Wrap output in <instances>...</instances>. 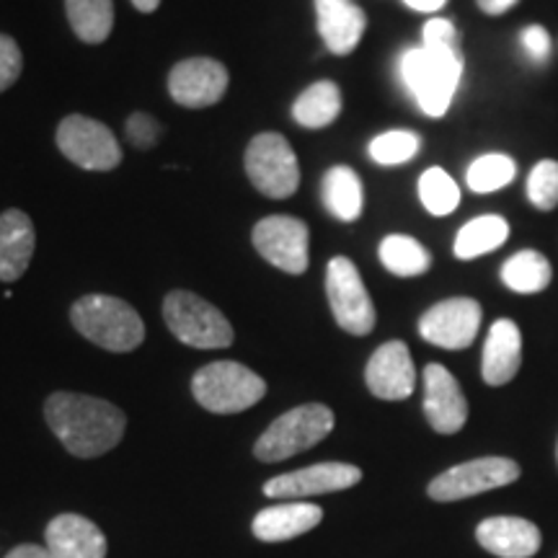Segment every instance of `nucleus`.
Segmentation results:
<instances>
[{
  "instance_id": "nucleus-18",
  "label": "nucleus",
  "mask_w": 558,
  "mask_h": 558,
  "mask_svg": "<svg viewBox=\"0 0 558 558\" xmlns=\"http://www.w3.org/2000/svg\"><path fill=\"white\" fill-rule=\"evenodd\" d=\"M522 365V333L520 326L509 318L494 320L484 344V360H481V375L486 386H507L514 380Z\"/></svg>"
},
{
  "instance_id": "nucleus-16",
  "label": "nucleus",
  "mask_w": 558,
  "mask_h": 558,
  "mask_svg": "<svg viewBox=\"0 0 558 558\" xmlns=\"http://www.w3.org/2000/svg\"><path fill=\"white\" fill-rule=\"evenodd\" d=\"M365 380L369 393L383 401H403L414 393L416 369L403 341H386L367 362Z\"/></svg>"
},
{
  "instance_id": "nucleus-35",
  "label": "nucleus",
  "mask_w": 558,
  "mask_h": 558,
  "mask_svg": "<svg viewBox=\"0 0 558 558\" xmlns=\"http://www.w3.org/2000/svg\"><path fill=\"white\" fill-rule=\"evenodd\" d=\"M520 45L533 60L546 62L550 54V34L543 26H525L520 34Z\"/></svg>"
},
{
  "instance_id": "nucleus-26",
  "label": "nucleus",
  "mask_w": 558,
  "mask_h": 558,
  "mask_svg": "<svg viewBox=\"0 0 558 558\" xmlns=\"http://www.w3.org/2000/svg\"><path fill=\"white\" fill-rule=\"evenodd\" d=\"M509 239V226L501 215H481V218L465 222L458 230L456 239V256L460 262L478 259V256L488 254V251H497L505 246Z\"/></svg>"
},
{
  "instance_id": "nucleus-1",
  "label": "nucleus",
  "mask_w": 558,
  "mask_h": 558,
  "mask_svg": "<svg viewBox=\"0 0 558 558\" xmlns=\"http://www.w3.org/2000/svg\"><path fill=\"white\" fill-rule=\"evenodd\" d=\"M463 75V50L456 24L432 19L424 24V45L403 52L401 78L427 117H442L450 109Z\"/></svg>"
},
{
  "instance_id": "nucleus-39",
  "label": "nucleus",
  "mask_w": 558,
  "mask_h": 558,
  "mask_svg": "<svg viewBox=\"0 0 558 558\" xmlns=\"http://www.w3.org/2000/svg\"><path fill=\"white\" fill-rule=\"evenodd\" d=\"M132 5H135L140 13H153L160 5V0H132Z\"/></svg>"
},
{
  "instance_id": "nucleus-14",
  "label": "nucleus",
  "mask_w": 558,
  "mask_h": 558,
  "mask_svg": "<svg viewBox=\"0 0 558 558\" xmlns=\"http://www.w3.org/2000/svg\"><path fill=\"white\" fill-rule=\"evenodd\" d=\"M171 99L190 109L218 104L228 90V70L213 58H190L173 65L169 75Z\"/></svg>"
},
{
  "instance_id": "nucleus-32",
  "label": "nucleus",
  "mask_w": 558,
  "mask_h": 558,
  "mask_svg": "<svg viewBox=\"0 0 558 558\" xmlns=\"http://www.w3.org/2000/svg\"><path fill=\"white\" fill-rule=\"evenodd\" d=\"M527 197L543 213L558 207V160L546 158L535 163L527 179Z\"/></svg>"
},
{
  "instance_id": "nucleus-37",
  "label": "nucleus",
  "mask_w": 558,
  "mask_h": 558,
  "mask_svg": "<svg viewBox=\"0 0 558 558\" xmlns=\"http://www.w3.org/2000/svg\"><path fill=\"white\" fill-rule=\"evenodd\" d=\"M476 3L486 16H505V13L512 11L520 0H476Z\"/></svg>"
},
{
  "instance_id": "nucleus-12",
  "label": "nucleus",
  "mask_w": 558,
  "mask_h": 558,
  "mask_svg": "<svg viewBox=\"0 0 558 558\" xmlns=\"http://www.w3.org/2000/svg\"><path fill=\"white\" fill-rule=\"evenodd\" d=\"M481 305L473 298H450L418 318V333L439 349H465L481 329Z\"/></svg>"
},
{
  "instance_id": "nucleus-30",
  "label": "nucleus",
  "mask_w": 558,
  "mask_h": 558,
  "mask_svg": "<svg viewBox=\"0 0 558 558\" xmlns=\"http://www.w3.org/2000/svg\"><path fill=\"white\" fill-rule=\"evenodd\" d=\"M514 177H518V163L512 158L505 153H488L471 163L469 186L476 194H488L512 184Z\"/></svg>"
},
{
  "instance_id": "nucleus-20",
  "label": "nucleus",
  "mask_w": 558,
  "mask_h": 558,
  "mask_svg": "<svg viewBox=\"0 0 558 558\" xmlns=\"http://www.w3.org/2000/svg\"><path fill=\"white\" fill-rule=\"evenodd\" d=\"M481 548L499 558H530L541 550V530L522 518H488L478 522Z\"/></svg>"
},
{
  "instance_id": "nucleus-29",
  "label": "nucleus",
  "mask_w": 558,
  "mask_h": 558,
  "mask_svg": "<svg viewBox=\"0 0 558 558\" xmlns=\"http://www.w3.org/2000/svg\"><path fill=\"white\" fill-rule=\"evenodd\" d=\"M418 197H422V205L427 207V213L437 215V218L456 213L460 205V190L456 179L445 169H437V166L424 171L422 179H418Z\"/></svg>"
},
{
  "instance_id": "nucleus-17",
  "label": "nucleus",
  "mask_w": 558,
  "mask_h": 558,
  "mask_svg": "<svg viewBox=\"0 0 558 558\" xmlns=\"http://www.w3.org/2000/svg\"><path fill=\"white\" fill-rule=\"evenodd\" d=\"M54 558H107V538L101 527L81 514H58L45 533Z\"/></svg>"
},
{
  "instance_id": "nucleus-33",
  "label": "nucleus",
  "mask_w": 558,
  "mask_h": 558,
  "mask_svg": "<svg viewBox=\"0 0 558 558\" xmlns=\"http://www.w3.org/2000/svg\"><path fill=\"white\" fill-rule=\"evenodd\" d=\"M21 68H24V58H21L19 45L5 34H0V94L19 81Z\"/></svg>"
},
{
  "instance_id": "nucleus-7",
  "label": "nucleus",
  "mask_w": 558,
  "mask_h": 558,
  "mask_svg": "<svg viewBox=\"0 0 558 558\" xmlns=\"http://www.w3.org/2000/svg\"><path fill=\"white\" fill-rule=\"evenodd\" d=\"M246 173L251 184L269 199H284L298 192L300 166L295 150L277 132H262L246 148Z\"/></svg>"
},
{
  "instance_id": "nucleus-3",
  "label": "nucleus",
  "mask_w": 558,
  "mask_h": 558,
  "mask_svg": "<svg viewBox=\"0 0 558 558\" xmlns=\"http://www.w3.org/2000/svg\"><path fill=\"white\" fill-rule=\"evenodd\" d=\"M75 329L109 352H132L143 344L145 324L130 303L111 295H86L70 311Z\"/></svg>"
},
{
  "instance_id": "nucleus-22",
  "label": "nucleus",
  "mask_w": 558,
  "mask_h": 558,
  "mask_svg": "<svg viewBox=\"0 0 558 558\" xmlns=\"http://www.w3.org/2000/svg\"><path fill=\"white\" fill-rule=\"evenodd\" d=\"M37 246V233L29 215L21 209H5L0 215V282H16L29 269Z\"/></svg>"
},
{
  "instance_id": "nucleus-19",
  "label": "nucleus",
  "mask_w": 558,
  "mask_h": 558,
  "mask_svg": "<svg viewBox=\"0 0 558 558\" xmlns=\"http://www.w3.org/2000/svg\"><path fill=\"white\" fill-rule=\"evenodd\" d=\"M318 34L333 54H349L367 29V16L354 0H316Z\"/></svg>"
},
{
  "instance_id": "nucleus-34",
  "label": "nucleus",
  "mask_w": 558,
  "mask_h": 558,
  "mask_svg": "<svg viewBox=\"0 0 558 558\" xmlns=\"http://www.w3.org/2000/svg\"><path fill=\"white\" fill-rule=\"evenodd\" d=\"M158 122L148 114H132L128 120V137L140 150H148L158 143Z\"/></svg>"
},
{
  "instance_id": "nucleus-23",
  "label": "nucleus",
  "mask_w": 558,
  "mask_h": 558,
  "mask_svg": "<svg viewBox=\"0 0 558 558\" xmlns=\"http://www.w3.org/2000/svg\"><path fill=\"white\" fill-rule=\"evenodd\" d=\"M324 205L337 220L352 222L362 215V181L349 166H333L324 177Z\"/></svg>"
},
{
  "instance_id": "nucleus-25",
  "label": "nucleus",
  "mask_w": 558,
  "mask_h": 558,
  "mask_svg": "<svg viewBox=\"0 0 558 558\" xmlns=\"http://www.w3.org/2000/svg\"><path fill=\"white\" fill-rule=\"evenodd\" d=\"M501 282L507 284L512 292H520V295H533V292H543L554 279V269H550V262L541 251L525 248L518 251L514 256L501 264Z\"/></svg>"
},
{
  "instance_id": "nucleus-6",
  "label": "nucleus",
  "mask_w": 558,
  "mask_h": 558,
  "mask_svg": "<svg viewBox=\"0 0 558 558\" xmlns=\"http://www.w3.org/2000/svg\"><path fill=\"white\" fill-rule=\"evenodd\" d=\"M163 318L181 344L194 349H226L233 344V326L207 303L186 290H173L163 300Z\"/></svg>"
},
{
  "instance_id": "nucleus-27",
  "label": "nucleus",
  "mask_w": 558,
  "mask_h": 558,
  "mask_svg": "<svg viewBox=\"0 0 558 558\" xmlns=\"http://www.w3.org/2000/svg\"><path fill=\"white\" fill-rule=\"evenodd\" d=\"M68 21L75 37L86 45L107 41L114 26V3L111 0H65Z\"/></svg>"
},
{
  "instance_id": "nucleus-9",
  "label": "nucleus",
  "mask_w": 558,
  "mask_h": 558,
  "mask_svg": "<svg viewBox=\"0 0 558 558\" xmlns=\"http://www.w3.org/2000/svg\"><path fill=\"white\" fill-rule=\"evenodd\" d=\"M62 156L86 171H111L122 163V148L107 124L70 114L58 128Z\"/></svg>"
},
{
  "instance_id": "nucleus-13",
  "label": "nucleus",
  "mask_w": 558,
  "mask_h": 558,
  "mask_svg": "<svg viewBox=\"0 0 558 558\" xmlns=\"http://www.w3.org/2000/svg\"><path fill=\"white\" fill-rule=\"evenodd\" d=\"M362 481V471L357 465L349 463H316L308 469H300L292 473H282V476L269 478L264 484V494L269 499H292L305 501L318 494H333L352 488Z\"/></svg>"
},
{
  "instance_id": "nucleus-40",
  "label": "nucleus",
  "mask_w": 558,
  "mask_h": 558,
  "mask_svg": "<svg viewBox=\"0 0 558 558\" xmlns=\"http://www.w3.org/2000/svg\"><path fill=\"white\" fill-rule=\"evenodd\" d=\"M556 458H558V445H556Z\"/></svg>"
},
{
  "instance_id": "nucleus-8",
  "label": "nucleus",
  "mask_w": 558,
  "mask_h": 558,
  "mask_svg": "<svg viewBox=\"0 0 558 558\" xmlns=\"http://www.w3.org/2000/svg\"><path fill=\"white\" fill-rule=\"evenodd\" d=\"M326 295L337 324L352 337H367L375 329V305L362 282L360 269L347 256H333L326 269Z\"/></svg>"
},
{
  "instance_id": "nucleus-10",
  "label": "nucleus",
  "mask_w": 558,
  "mask_h": 558,
  "mask_svg": "<svg viewBox=\"0 0 558 558\" xmlns=\"http://www.w3.org/2000/svg\"><path fill=\"white\" fill-rule=\"evenodd\" d=\"M520 478V465L509 458H476L448 469L429 484V497L435 501H458L476 497L514 484Z\"/></svg>"
},
{
  "instance_id": "nucleus-21",
  "label": "nucleus",
  "mask_w": 558,
  "mask_h": 558,
  "mask_svg": "<svg viewBox=\"0 0 558 558\" xmlns=\"http://www.w3.org/2000/svg\"><path fill=\"white\" fill-rule=\"evenodd\" d=\"M324 520V509L311 501H282L277 507H267L251 522L254 535L264 543L292 541L308 533Z\"/></svg>"
},
{
  "instance_id": "nucleus-15",
  "label": "nucleus",
  "mask_w": 558,
  "mask_h": 558,
  "mask_svg": "<svg viewBox=\"0 0 558 558\" xmlns=\"http://www.w3.org/2000/svg\"><path fill=\"white\" fill-rule=\"evenodd\" d=\"M424 414L439 435H456L469 422V401L460 383L448 367L437 362L424 367Z\"/></svg>"
},
{
  "instance_id": "nucleus-2",
  "label": "nucleus",
  "mask_w": 558,
  "mask_h": 558,
  "mask_svg": "<svg viewBox=\"0 0 558 558\" xmlns=\"http://www.w3.org/2000/svg\"><path fill=\"white\" fill-rule=\"evenodd\" d=\"M50 429L75 458H99L120 445L128 418L114 403L81 393H52L45 403Z\"/></svg>"
},
{
  "instance_id": "nucleus-31",
  "label": "nucleus",
  "mask_w": 558,
  "mask_h": 558,
  "mask_svg": "<svg viewBox=\"0 0 558 558\" xmlns=\"http://www.w3.org/2000/svg\"><path fill=\"white\" fill-rule=\"evenodd\" d=\"M418 153V135L409 130L383 132L369 143V158L380 166L407 163Z\"/></svg>"
},
{
  "instance_id": "nucleus-38",
  "label": "nucleus",
  "mask_w": 558,
  "mask_h": 558,
  "mask_svg": "<svg viewBox=\"0 0 558 558\" xmlns=\"http://www.w3.org/2000/svg\"><path fill=\"white\" fill-rule=\"evenodd\" d=\"M403 3H407L409 9L418 11V13H435V11L442 9L448 0H403Z\"/></svg>"
},
{
  "instance_id": "nucleus-5",
  "label": "nucleus",
  "mask_w": 558,
  "mask_h": 558,
  "mask_svg": "<svg viewBox=\"0 0 558 558\" xmlns=\"http://www.w3.org/2000/svg\"><path fill=\"white\" fill-rule=\"evenodd\" d=\"M333 429V411L324 403L295 407L269 424V429L256 439L254 456L264 463H279L298 452L316 448Z\"/></svg>"
},
{
  "instance_id": "nucleus-28",
  "label": "nucleus",
  "mask_w": 558,
  "mask_h": 558,
  "mask_svg": "<svg viewBox=\"0 0 558 558\" xmlns=\"http://www.w3.org/2000/svg\"><path fill=\"white\" fill-rule=\"evenodd\" d=\"M380 262L396 277H418L432 267L429 251L411 235H388V239H383Z\"/></svg>"
},
{
  "instance_id": "nucleus-24",
  "label": "nucleus",
  "mask_w": 558,
  "mask_h": 558,
  "mask_svg": "<svg viewBox=\"0 0 558 558\" xmlns=\"http://www.w3.org/2000/svg\"><path fill=\"white\" fill-rule=\"evenodd\" d=\"M341 114V90L337 83L331 81H318L311 88H305L298 96V101L292 104V117L298 124L308 130L329 128L331 122H337Z\"/></svg>"
},
{
  "instance_id": "nucleus-36",
  "label": "nucleus",
  "mask_w": 558,
  "mask_h": 558,
  "mask_svg": "<svg viewBox=\"0 0 558 558\" xmlns=\"http://www.w3.org/2000/svg\"><path fill=\"white\" fill-rule=\"evenodd\" d=\"M5 558H54L47 546H34V543H21L5 554Z\"/></svg>"
},
{
  "instance_id": "nucleus-4",
  "label": "nucleus",
  "mask_w": 558,
  "mask_h": 558,
  "mask_svg": "<svg viewBox=\"0 0 558 558\" xmlns=\"http://www.w3.org/2000/svg\"><path fill=\"white\" fill-rule=\"evenodd\" d=\"M192 393L199 407L213 414H239L267 396V383L241 362L222 360L194 373Z\"/></svg>"
},
{
  "instance_id": "nucleus-11",
  "label": "nucleus",
  "mask_w": 558,
  "mask_h": 558,
  "mask_svg": "<svg viewBox=\"0 0 558 558\" xmlns=\"http://www.w3.org/2000/svg\"><path fill=\"white\" fill-rule=\"evenodd\" d=\"M254 248L271 267L303 275L308 269V226L290 215H269L256 222Z\"/></svg>"
}]
</instances>
